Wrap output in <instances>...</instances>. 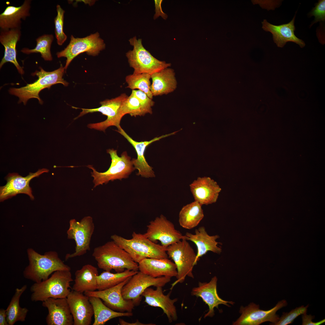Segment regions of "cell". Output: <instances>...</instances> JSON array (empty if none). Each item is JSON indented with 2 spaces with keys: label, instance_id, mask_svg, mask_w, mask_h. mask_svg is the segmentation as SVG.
Returning a JSON list of instances; mask_svg holds the SVG:
<instances>
[{
  "label": "cell",
  "instance_id": "6da1fadb",
  "mask_svg": "<svg viewBox=\"0 0 325 325\" xmlns=\"http://www.w3.org/2000/svg\"><path fill=\"white\" fill-rule=\"evenodd\" d=\"M27 254L29 264L25 268L23 275L25 278L35 283L46 280L55 271L71 270L70 267L64 264L55 251L41 255L32 249L29 248Z\"/></svg>",
  "mask_w": 325,
  "mask_h": 325
},
{
  "label": "cell",
  "instance_id": "7a4b0ae2",
  "mask_svg": "<svg viewBox=\"0 0 325 325\" xmlns=\"http://www.w3.org/2000/svg\"><path fill=\"white\" fill-rule=\"evenodd\" d=\"M98 268L104 271L116 272L125 270L138 271V264L114 241H109L95 247L92 254Z\"/></svg>",
  "mask_w": 325,
  "mask_h": 325
},
{
  "label": "cell",
  "instance_id": "3957f363",
  "mask_svg": "<svg viewBox=\"0 0 325 325\" xmlns=\"http://www.w3.org/2000/svg\"><path fill=\"white\" fill-rule=\"evenodd\" d=\"M132 236V238L127 239L114 234L111 238L138 263L146 258H168L167 247L152 242L143 234L134 232Z\"/></svg>",
  "mask_w": 325,
  "mask_h": 325
},
{
  "label": "cell",
  "instance_id": "277c9868",
  "mask_svg": "<svg viewBox=\"0 0 325 325\" xmlns=\"http://www.w3.org/2000/svg\"><path fill=\"white\" fill-rule=\"evenodd\" d=\"M65 70L62 64L59 68L51 72L46 71L40 67V70L33 73L38 77L36 81L20 88H11L9 92L19 98L18 103L23 102L26 105L29 99L36 98L39 104H42L43 101L39 95L42 90L46 88H50L52 85L57 84H61L65 86L68 85L69 83L63 78Z\"/></svg>",
  "mask_w": 325,
  "mask_h": 325
},
{
  "label": "cell",
  "instance_id": "5b68a950",
  "mask_svg": "<svg viewBox=\"0 0 325 325\" xmlns=\"http://www.w3.org/2000/svg\"><path fill=\"white\" fill-rule=\"evenodd\" d=\"M73 281L70 271H55L46 280L32 285L31 300L43 302L49 298H66L71 291L70 283Z\"/></svg>",
  "mask_w": 325,
  "mask_h": 325
},
{
  "label": "cell",
  "instance_id": "8992f818",
  "mask_svg": "<svg viewBox=\"0 0 325 325\" xmlns=\"http://www.w3.org/2000/svg\"><path fill=\"white\" fill-rule=\"evenodd\" d=\"M129 41L133 48L127 52L126 56L130 66L134 70L133 73L151 75L171 66L170 63L159 60L152 55L143 46L141 39L134 36Z\"/></svg>",
  "mask_w": 325,
  "mask_h": 325
},
{
  "label": "cell",
  "instance_id": "52a82bcc",
  "mask_svg": "<svg viewBox=\"0 0 325 325\" xmlns=\"http://www.w3.org/2000/svg\"><path fill=\"white\" fill-rule=\"evenodd\" d=\"M168 257L172 259L177 268V280L172 285L173 287L178 283H182L187 276L193 278L194 266L197 264L196 254L187 240L182 239L167 248Z\"/></svg>",
  "mask_w": 325,
  "mask_h": 325
},
{
  "label": "cell",
  "instance_id": "ba28073f",
  "mask_svg": "<svg viewBox=\"0 0 325 325\" xmlns=\"http://www.w3.org/2000/svg\"><path fill=\"white\" fill-rule=\"evenodd\" d=\"M107 151L111 159V165L107 170L103 172H99L92 166H87L93 171L91 174L94 178V188L100 184H106L110 181H113L117 179L121 180L122 178H127L135 169L131 158L128 156L126 151L123 152L121 156H119L116 150L108 149Z\"/></svg>",
  "mask_w": 325,
  "mask_h": 325
},
{
  "label": "cell",
  "instance_id": "9c48e42d",
  "mask_svg": "<svg viewBox=\"0 0 325 325\" xmlns=\"http://www.w3.org/2000/svg\"><path fill=\"white\" fill-rule=\"evenodd\" d=\"M128 97L125 93H122L115 98L101 101V106L96 108H80L72 106L73 108L82 110V111L74 119L89 113L100 112L107 116V119L101 122L88 124L87 125L88 128L104 132L110 126H115L118 129H119L121 127L120 123L122 117L120 113L121 108L123 103Z\"/></svg>",
  "mask_w": 325,
  "mask_h": 325
},
{
  "label": "cell",
  "instance_id": "30bf717a",
  "mask_svg": "<svg viewBox=\"0 0 325 325\" xmlns=\"http://www.w3.org/2000/svg\"><path fill=\"white\" fill-rule=\"evenodd\" d=\"M105 47L104 41L98 32L82 38H76L71 35L69 44L63 50L57 52L56 55L58 58H66L64 67L66 70L73 59L81 53L85 52L88 55L95 56Z\"/></svg>",
  "mask_w": 325,
  "mask_h": 325
},
{
  "label": "cell",
  "instance_id": "8fae6325",
  "mask_svg": "<svg viewBox=\"0 0 325 325\" xmlns=\"http://www.w3.org/2000/svg\"><path fill=\"white\" fill-rule=\"evenodd\" d=\"M94 230L93 218L90 216H85L80 221L75 219L70 221L69 228L67 232V237L69 239L75 241L76 246L74 252L66 255V260L82 255L90 250Z\"/></svg>",
  "mask_w": 325,
  "mask_h": 325
},
{
  "label": "cell",
  "instance_id": "7c38bea8",
  "mask_svg": "<svg viewBox=\"0 0 325 325\" xmlns=\"http://www.w3.org/2000/svg\"><path fill=\"white\" fill-rule=\"evenodd\" d=\"M171 277L162 276L154 277L140 271L132 276L123 286L122 294L126 300H132L135 306L140 304L142 294L150 286L163 287L171 281Z\"/></svg>",
  "mask_w": 325,
  "mask_h": 325
},
{
  "label": "cell",
  "instance_id": "4fadbf2b",
  "mask_svg": "<svg viewBox=\"0 0 325 325\" xmlns=\"http://www.w3.org/2000/svg\"><path fill=\"white\" fill-rule=\"evenodd\" d=\"M147 227L144 235L154 243L159 241L161 245L166 247L185 239V236L176 230L173 223L162 215L150 221Z\"/></svg>",
  "mask_w": 325,
  "mask_h": 325
},
{
  "label": "cell",
  "instance_id": "5bb4252c",
  "mask_svg": "<svg viewBox=\"0 0 325 325\" xmlns=\"http://www.w3.org/2000/svg\"><path fill=\"white\" fill-rule=\"evenodd\" d=\"M287 304L286 300L279 302L272 308L267 311L261 310L258 305L252 303L248 306L241 307L240 312L241 315L233 323L234 325H258L267 321L274 325L279 320V316L277 311L286 306Z\"/></svg>",
  "mask_w": 325,
  "mask_h": 325
},
{
  "label": "cell",
  "instance_id": "9a60e30c",
  "mask_svg": "<svg viewBox=\"0 0 325 325\" xmlns=\"http://www.w3.org/2000/svg\"><path fill=\"white\" fill-rule=\"evenodd\" d=\"M132 277L112 287L101 290L86 292L84 294L88 297L100 298L105 305L113 311L120 312H132L135 306V303L132 300L124 299L122 293L123 286Z\"/></svg>",
  "mask_w": 325,
  "mask_h": 325
},
{
  "label": "cell",
  "instance_id": "2e32d148",
  "mask_svg": "<svg viewBox=\"0 0 325 325\" xmlns=\"http://www.w3.org/2000/svg\"><path fill=\"white\" fill-rule=\"evenodd\" d=\"M46 169H39L35 173L30 172L25 177L15 173H10L6 176V184L0 188V200L1 202L16 196L19 193H24L28 195L31 200L34 199L32 194V190L29 183L33 178L39 176L42 174L48 172Z\"/></svg>",
  "mask_w": 325,
  "mask_h": 325
},
{
  "label": "cell",
  "instance_id": "e0dca14e",
  "mask_svg": "<svg viewBox=\"0 0 325 325\" xmlns=\"http://www.w3.org/2000/svg\"><path fill=\"white\" fill-rule=\"evenodd\" d=\"M73 319V325H90L94 315L89 297L72 290L66 298Z\"/></svg>",
  "mask_w": 325,
  "mask_h": 325
},
{
  "label": "cell",
  "instance_id": "ac0fdd59",
  "mask_svg": "<svg viewBox=\"0 0 325 325\" xmlns=\"http://www.w3.org/2000/svg\"><path fill=\"white\" fill-rule=\"evenodd\" d=\"M217 278L212 277L208 283L199 282L197 287L192 288L191 294L197 297L201 298L209 307V310L204 316V318L213 317L215 314L214 308H218L219 305L223 304L228 307V304L233 305L234 302L223 300L218 296L217 289Z\"/></svg>",
  "mask_w": 325,
  "mask_h": 325
},
{
  "label": "cell",
  "instance_id": "d6986e66",
  "mask_svg": "<svg viewBox=\"0 0 325 325\" xmlns=\"http://www.w3.org/2000/svg\"><path fill=\"white\" fill-rule=\"evenodd\" d=\"M189 186L194 200L202 206L215 203L221 190L216 181L206 176L198 177Z\"/></svg>",
  "mask_w": 325,
  "mask_h": 325
},
{
  "label": "cell",
  "instance_id": "ffe728a7",
  "mask_svg": "<svg viewBox=\"0 0 325 325\" xmlns=\"http://www.w3.org/2000/svg\"><path fill=\"white\" fill-rule=\"evenodd\" d=\"M47 308L46 318L48 325H73V319L66 298H49L42 302Z\"/></svg>",
  "mask_w": 325,
  "mask_h": 325
},
{
  "label": "cell",
  "instance_id": "44dd1931",
  "mask_svg": "<svg viewBox=\"0 0 325 325\" xmlns=\"http://www.w3.org/2000/svg\"><path fill=\"white\" fill-rule=\"evenodd\" d=\"M156 287L155 289L149 287L143 292L142 296L145 298L144 302L150 306L161 308L166 315L169 323L176 321L178 316L174 304L178 301V299H171L170 292L166 295H165L162 287Z\"/></svg>",
  "mask_w": 325,
  "mask_h": 325
},
{
  "label": "cell",
  "instance_id": "7402d4cb",
  "mask_svg": "<svg viewBox=\"0 0 325 325\" xmlns=\"http://www.w3.org/2000/svg\"><path fill=\"white\" fill-rule=\"evenodd\" d=\"M116 131L123 136L135 149L137 157L136 159H133L132 161L135 169L138 171L137 175H141L142 177L145 178L155 177L154 172L152 170L153 168L149 165L145 158L144 154L146 148L152 143L161 138L174 135L177 132L162 135L158 137H155L149 141L138 142L132 139L121 127L118 129Z\"/></svg>",
  "mask_w": 325,
  "mask_h": 325
},
{
  "label": "cell",
  "instance_id": "603a6c76",
  "mask_svg": "<svg viewBox=\"0 0 325 325\" xmlns=\"http://www.w3.org/2000/svg\"><path fill=\"white\" fill-rule=\"evenodd\" d=\"M296 13L292 20L287 23L275 25L269 23L265 19L262 22V28L265 31L272 33L273 41L278 47H283L289 42L296 43L301 48L305 46V42L297 37L294 33Z\"/></svg>",
  "mask_w": 325,
  "mask_h": 325
},
{
  "label": "cell",
  "instance_id": "cb8c5ba5",
  "mask_svg": "<svg viewBox=\"0 0 325 325\" xmlns=\"http://www.w3.org/2000/svg\"><path fill=\"white\" fill-rule=\"evenodd\" d=\"M140 271L154 277H176L177 270L174 262L168 258H146L138 263Z\"/></svg>",
  "mask_w": 325,
  "mask_h": 325
},
{
  "label": "cell",
  "instance_id": "d4e9b609",
  "mask_svg": "<svg viewBox=\"0 0 325 325\" xmlns=\"http://www.w3.org/2000/svg\"><path fill=\"white\" fill-rule=\"evenodd\" d=\"M21 35L20 29H1L0 42L4 47L5 51L0 63V68H1L5 63L9 62L15 66L20 74L23 75L24 71L17 60L16 49L17 43L20 40Z\"/></svg>",
  "mask_w": 325,
  "mask_h": 325
},
{
  "label": "cell",
  "instance_id": "484cf974",
  "mask_svg": "<svg viewBox=\"0 0 325 325\" xmlns=\"http://www.w3.org/2000/svg\"><path fill=\"white\" fill-rule=\"evenodd\" d=\"M184 236L186 240L193 242L196 246L197 252L196 261L197 263L200 258L208 251L218 254L221 252V249L218 246L219 243L216 241L219 238V236L217 235H209L203 226L196 229L194 234L187 232Z\"/></svg>",
  "mask_w": 325,
  "mask_h": 325
},
{
  "label": "cell",
  "instance_id": "4316f807",
  "mask_svg": "<svg viewBox=\"0 0 325 325\" xmlns=\"http://www.w3.org/2000/svg\"><path fill=\"white\" fill-rule=\"evenodd\" d=\"M31 2V0H25L20 6H8L0 14L1 29H21V20L30 15Z\"/></svg>",
  "mask_w": 325,
  "mask_h": 325
},
{
  "label": "cell",
  "instance_id": "83f0119b",
  "mask_svg": "<svg viewBox=\"0 0 325 325\" xmlns=\"http://www.w3.org/2000/svg\"><path fill=\"white\" fill-rule=\"evenodd\" d=\"M174 70L167 68L151 75L150 90L153 96L166 94L176 88L177 82Z\"/></svg>",
  "mask_w": 325,
  "mask_h": 325
},
{
  "label": "cell",
  "instance_id": "f1b7e54d",
  "mask_svg": "<svg viewBox=\"0 0 325 325\" xmlns=\"http://www.w3.org/2000/svg\"><path fill=\"white\" fill-rule=\"evenodd\" d=\"M74 283L72 290L83 293L97 289V268L89 264L84 265L75 273Z\"/></svg>",
  "mask_w": 325,
  "mask_h": 325
},
{
  "label": "cell",
  "instance_id": "f546056e",
  "mask_svg": "<svg viewBox=\"0 0 325 325\" xmlns=\"http://www.w3.org/2000/svg\"><path fill=\"white\" fill-rule=\"evenodd\" d=\"M89 298L94 311V321L93 325H104L114 318L133 316L132 312H120L113 310L105 305L99 298L94 296Z\"/></svg>",
  "mask_w": 325,
  "mask_h": 325
},
{
  "label": "cell",
  "instance_id": "4dcf8cb0",
  "mask_svg": "<svg viewBox=\"0 0 325 325\" xmlns=\"http://www.w3.org/2000/svg\"><path fill=\"white\" fill-rule=\"evenodd\" d=\"M202 206L194 200L183 207L179 214L180 225L187 229H191L197 226L204 216Z\"/></svg>",
  "mask_w": 325,
  "mask_h": 325
},
{
  "label": "cell",
  "instance_id": "1f68e13d",
  "mask_svg": "<svg viewBox=\"0 0 325 325\" xmlns=\"http://www.w3.org/2000/svg\"><path fill=\"white\" fill-rule=\"evenodd\" d=\"M27 286L25 285L20 288H17L15 293L6 309L7 320L9 325H13L17 321L25 320L28 310L21 307L19 304L20 297L26 290Z\"/></svg>",
  "mask_w": 325,
  "mask_h": 325
},
{
  "label": "cell",
  "instance_id": "d6a6232c",
  "mask_svg": "<svg viewBox=\"0 0 325 325\" xmlns=\"http://www.w3.org/2000/svg\"><path fill=\"white\" fill-rule=\"evenodd\" d=\"M138 272L126 269L122 272L114 273L104 271L97 277V289L101 290L113 287L132 276Z\"/></svg>",
  "mask_w": 325,
  "mask_h": 325
},
{
  "label": "cell",
  "instance_id": "836d02e7",
  "mask_svg": "<svg viewBox=\"0 0 325 325\" xmlns=\"http://www.w3.org/2000/svg\"><path fill=\"white\" fill-rule=\"evenodd\" d=\"M54 40L52 34H44L36 39V45L32 49L24 48L21 50L23 53L29 54L33 53H39L42 57L46 61H51L53 59L51 51V44Z\"/></svg>",
  "mask_w": 325,
  "mask_h": 325
},
{
  "label": "cell",
  "instance_id": "e575fe53",
  "mask_svg": "<svg viewBox=\"0 0 325 325\" xmlns=\"http://www.w3.org/2000/svg\"><path fill=\"white\" fill-rule=\"evenodd\" d=\"M151 75L146 73L134 74L127 76L125 78L127 88L132 90L138 89L145 93L150 99L153 95L150 90Z\"/></svg>",
  "mask_w": 325,
  "mask_h": 325
},
{
  "label": "cell",
  "instance_id": "d590c367",
  "mask_svg": "<svg viewBox=\"0 0 325 325\" xmlns=\"http://www.w3.org/2000/svg\"><path fill=\"white\" fill-rule=\"evenodd\" d=\"M120 113L122 117L127 114L135 117L145 115L140 101L132 93L123 103L121 108Z\"/></svg>",
  "mask_w": 325,
  "mask_h": 325
},
{
  "label": "cell",
  "instance_id": "8d00e7d4",
  "mask_svg": "<svg viewBox=\"0 0 325 325\" xmlns=\"http://www.w3.org/2000/svg\"><path fill=\"white\" fill-rule=\"evenodd\" d=\"M57 15L54 19V32L57 42L59 45H62L67 38L63 31L64 14L65 11L59 5L56 6Z\"/></svg>",
  "mask_w": 325,
  "mask_h": 325
},
{
  "label": "cell",
  "instance_id": "74e56055",
  "mask_svg": "<svg viewBox=\"0 0 325 325\" xmlns=\"http://www.w3.org/2000/svg\"><path fill=\"white\" fill-rule=\"evenodd\" d=\"M308 306V305L306 306L302 305L292 310L289 312H283L279 320L274 325H287L292 323L299 315L307 313Z\"/></svg>",
  "mask_w": 325,
  "mask_h": 325
},
{
  "label": "cell",
  "instance_id": "f35d334b",
  "mask_svg": "<svg viewBox=\"0 0 325 325\" xmlns=\"http://www.w3.org/2000/svg\"><path fill=\"white\" fill-rule=\"evenodd\" d=\"M132 93L140 101L145 114L147 113L152 114V107L153 106L154 104V102L152 99L150 98L145 93L139 90H132Z\"/></svg>",
  "mask_w": 325,
  "mask_h": 325
},
{
  "label": "cell",
  "instance_id": "ab89813d",
  "mask_svg": "<svg viewBox=\"0 0 325 325\" xmlns=\"http://www.w3.org/2000/svg\"><path fill=\"white\" fill-rule=\"evenodd\" d=\"M309 16L314 17V20L311 23L310 27L314 24L318 22H324L325 20V1L320 0L316 4L315 7L313 8L309 13Z\"/></svg>",
  "mask_w": 325,
  "mask_h": 325
},
{
  "label": "cell",
  "instance_id": "60d3db41",
  "mask_svg": "<svg viewBox=\"0 0 325 325\" xmlns=\"http://www.w3.org/2000/svg\"><path fill=\"white\" fill-rule=\"evenodd\" d=\"M162 0H154L155 5V14L153 19H156L159 16H161L164 20H166L167 18V15L164 13L162 9L161 4Z\"/></svg>",
  "mask_w": 325,
  "mask_h": 325
},
{
  "label": "cell",
  "instance_id": "b9f144b4",
  "mask_svg": "<svg viewBox=\"0 0 325 325\" xmlns=\"http://www.w3.org/2000/svg\"><path fill=\"white\" fill-rule=\"evenodd\" d=\"M314 318V316L311 314L307 315L306 313L302 314V325H320L325 322V319H323L317 322H314L312 320Z\"/></svg>",
  "mask_w": 325,
  "mask_h": 325
},
{
  "label": "cell",
  "instance_id": "7bdbcfd3",
  "mask_svg": "<svg viewBox=\"0 0 325 325\" xmlns=\"http://www.w3.org/2000/svg\"><path fill=\"white\" fill-rule=\"evenodd\" d=\"M119 323L120 325H153L154 324L152 323H144L140 322L137 319L135 322L129 323L125 321L124 320L120 318L119 320Z\"/></svg>",
  "mask_w": 325,
  "mask_h": 325
},
{
  "label": "cell",
  "instance_id": "ee69618b",
  "mask_svg": "<svg viewBox=\"0 0 325 325\" xmlns=\"http://www.w3.org/2000/svg\"><path fill=\"white\" fill-rule=\"evenodd\" d=\"M0 325H9L7 320L6 309H0Z\"/></svg>",
  "mask_w": 325,
  "mask_h": 325
}]
</instances>
